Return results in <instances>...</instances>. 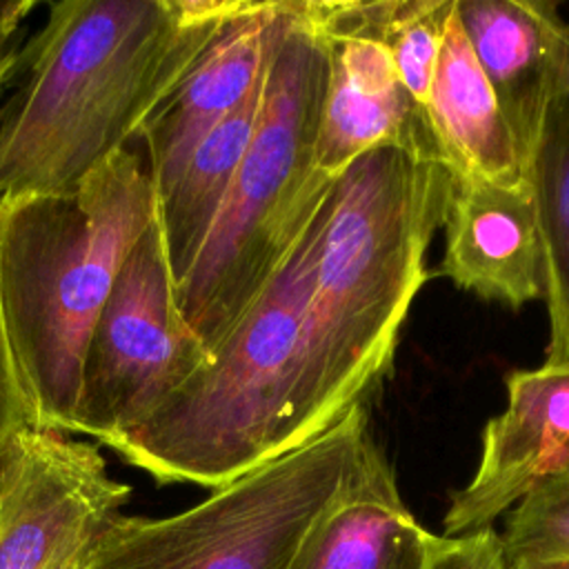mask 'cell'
Returning a JSON list of instances; mask_svg holds the SVG:
<instances>
[{
	"mask_svg": "<svg viewBox=\"0 0 569 569\" xmlns=\"http://www.w3.org/2000/svg\"><path fill=\"white\" fill-rule=\"evenodd\" d=\"M240 0H62L0 102V198L60 193L133 144Z\"/></svg>",
	"mask_w": 569,
	"mask_h": 569,
	"instance_id": "cell-1",
	"label": "cell"
},
{
	"mask_svg": "<svg viewBox=\"0 0 569 569\" xmlns=\"http://www.w3.org/2000/svg\"><path fill=\"white\" fill-rule=\"evenodd\" d=\"M451 176L398 147L336 176L302 318V362L284 425L287 451L340 422L389 371L407 311L429 271Z\"/></svg>",
	"mask_w": 569,
	"mask_h": 569,
	"instance_id": "cell-2",
	"label": "cell"
},
{
	"mask_svg": "<svg viewBox=\"0 0 569 569\" xmlns=\"http://www.w3.org/2000/svg\"><path fill=\"white\" fill-rule=\"evenodd\" d=\"M156 218L138 142L69 191L0 198V313L31 427L76 433L91 329Z\"/></svg>",
	"mask_w": 569,
	"mask_h": 569,
	"instance_id": "cell-3",
	"label": "cell"
},
{
	"mask_svg": "<svg viewBox=\"0 0 569 569\" xmlns=\"http://www.w3.org/2000/svg\"><path fill=\"white\" fill-rule=\"evenodd\" d=\"M327 78V40L307 0H282L249 147L198 260L176 287L182 318L209 353L264 287L331 184L316 167Z\"/></svg>",
	"mask_w": 569,
	"mask_h": 569,
	"instance_id": "cell-4",
	"label": "cell"
},
{
	"mask_svg": "<svg viewBox=\"0 0 569 569\" xmlns=\"http://www.w3.org/2000/svg\"><path fill=\"white\" fill-rule=\"evenodd\" d=\"M325 218L327 193L209 362L109 449L160 485L211 491L289 453L284 425L300 376L302 318Z\"/></svg>",
	"mask_w": 569,
	"mask_h": 569,
	"instance_id": "cell-5",
	"label": "cell"
},
{
	"mask_svg": "<svg viewBox=\"0 0 569 569\" xmlns=\"http://www.w3.org/2000/svg\"><path fill=\"white\" fill-rule=\"evenodd\" d=\"M373 438L365 405L318 438L162 518L120 516L82 569H287L358 476Z\"/></svg>",
	"mask_w": 569,
	"mask_h": 569,
	"instance_id": "cell-6",
	"label": "cell"
},
{
	"mask_svg": "<svg viewBox=\"0 0 569 569\" xmlns=\"http://www.w3.org/2000/svg\"><path fill=\"white\" fill-rule=\"evenodd\" d=\"M209 362L187 325L156 218L131 247L91 329L76 433L102 445L142 425Z\"/></svg>",
	"mask_w": 569,
	"mask_h": 569,
	"instance_id": "cell-7",
	"label": "cell"
},
{
	"mask_svg": "<svg viewBox=\"0 0 569 569\" xmlns=\"http://www.w3.org/2000/svg\"><path fill=\"white\" fill-rule=\"evenodd\" d=\"M129 496L96 445L62 431H18L0 453V569H58L84 558Z\"/></svg>",
	"mask_w": 569,
	"mask_h": 569,
	"instance_id": "cell-8",
	"label": "cell"
},
{
	"mask_svg": "<svg viewBox=\"0 0 569 569\" xmlns=\"http://www.w3.org/2000/svg\"><path fill=\"white\" fill-rule=\"evenodd\" d=\"M309 16L327 40L329 78L316 142V167L333 180L360 156L398 147L438 162L427 111L405 89L389 49L365 24L360 2H311Z\"/></svg>",
	"mask_w": 569,
	"mask_h": 569,
	"instance_id": "cell-9",
	"label": "cell"
},
{
	"mask_svg": "<svg viewBox=\"0 0 569 569\" xmlns=\"http://www.w3.org/2000/svg\"><path fill=\"white\" fill-rule=\"evenodd\" d=\"M569 471V365L516 369L507 407L482 429L480 462L442 518L445 536L493 527L538 485Z\"/></svg>",
	"mask_w": 569,
	"mask_h": 569,
	"instance_id": "cell-10",
	"label": "cell"
},
{
	"mask_svg": "<svg viewBox=\"0 0 569 569\" xmlns=\"http://www.w3.org/2000/svg\"><path fill=\"white\" fill-rule=\"evenodd\" d=\"M282 0H240L187 76L138 136L153 180L164 196L198 142L262 80Z\"/></svg>",
	"mask_w": 569,
	"mask_h": 569,
	"instance_id": "cell-11",
	"label": "cell"
},
{
	"mask_svg": "<svg viewBox=\"0 0 569 569\" xmlns=\"http://www.w3.org/2000/svg\"><path fill=\"white\" fill-rule=\"evenodd\" d=\"M440 276L456 287L520 309L545 296V262L531 187L451 180Z\"/></svg>",
	"mask_w": 569,
	"mask_h": 569,
	"instance_id": "cell-12",
	"label": "cell"
},
{
	"mask_svg": "<svg viewBox=\"0 0 569 569\" xmlns=\"http://www.w3.org/2000/svg\"><path fill=\"white\" fill-rule=\"evenodd\" d=\"M427 120L440 164L451 180L473 178L509 189L529 187L527 162L462 33L456 0L445 22L429 87Z\"/></svg>",
	"mask_w": 569,
	"mask_h": 569,
	"instance_id": "cell-13",
	"label": "cell"
},
{
	"mask_svg": "<svg viewBox=\"0 0 569 569\" xmlns=\"http://www.w3.org/2000/svg\"><path fill=\"white\" fill-rule=\"evenodd\" d=\"M427 531L400 498L373 442L347 491L313 522L287 569H425Z\"/></svg>",
	"mask_w": 569,
	"mask_h": 569,
	"instance_id": "cell-14",
	"label": "cell"
},
{
	"mask_svg": "<svg viewBox=\"0 0 569 569\" xmlns=\"http://www.w3.org/2000/svg\"><path fill=\"white\" fill-rule=\"evenodd\" d=\"M462 33L529 164L549 96L556 31L547 0H456Z\"/></svg>",
	"mask_w": 569,
	"mask_h": 569,
	"instance_id": "cell-15",
	"label": "cell"
},
{
	"mask_svg": "<svg viewBox=\"0 0 569 569\" xmlns=\"http://www.w3.org/2000/svg\"><path fill=\"white\" fill-rule=\"evenodd\" d=\"M527 178L536 202L549 340L545 365H569V22L553 42L549 96L529 153Z\"/></svg>",
	"mask_w": 569,
	"mask_h": 569,
	"instance_id": "cell-16",
	"label": "cell"
},
{
	"mask_svg": "<svg viewBox=\"0 0 569 569\" xmlns=\"http://www.w3.org/2000/svg\"><path fill=\"white\" fill-rule=\"evenodd\" d=\"M262 82L264 76L258 87L198 142L173 184L158 198V220L176 287L198 260L231 191L258 120Z\"/></svg>",
	"mask_w": 569,
	"mask_h": 569,
	"instance_id": "cell-17",
	"label": "cell"
},
{
	"mask_svg": "<svg viewBox=\"0 0 569 569\" xmlns=\"http://www.w3.org/2000/svg\"><path fill=\"white\" fill-rule=\"evenodd\" d=\"M451 9L453 0L360 2L365 24L389 49L405 89L425 111Z\"/></svg>",
	"mask_w": 569,
	"mask_h": 569,
	"instance_id": "cell-18",
	"label": "cell"
},
{
	"mask_svg": "<svg viewBox=\"0 0 569 569\" xmlns=\"http://www.w3.org/2000/svg\"><path fill=\"white\" fill-rule=\"evenodd\" d=\"M505 516L500 540L511 569L569 556V471L538 485Z\"/></svg>",
	"mask_w": 569,
	"mask_h": 569,
	"instance_id": "cell-19",
	"label": "cell"
},
{
	"mask_svg": "<svg viewBox=\"0 0 569 569\" xmlns=\"http://www.w3.org/2000/svg\"><path fill=\"white\" fill-rule=\"evenodd\" d=\"M425 569H511L496 527L431 536Z\"/></svg>",
	"mask_w": 569,
	"mask_h": 569,
	"instance_id": "cell-20",
	"label": "cell"
},
{
	"mask_svg": "<svg viewBox=\"0 0 569 569\" xmlns=\"http://www.w3.org/2000/svg\"><path fill=\"white\" fill-rule=\"evenodd\" d=\"M27 427H31V416L16 376L0 313V453L9 440Z\"/></svg>",
	"mask_w": 569,
	"mask_h": 569,
	"instance_id": "cell-21",
	"label": "cell"
},
{
	"mask_svg": "<svg viewBox=\"0 0 569 569\" xmlns=\"http://www.w3.org/2000/svg\"><path fill=\"white\" fill-rule=\"evenodd\" d=\"M38 7L36 0H0V96L16 73L27 42V22Z\"/></svg>",
	"mask_w": 569,
	"mask_h": 569,
	"instance_id": "cell-22",
	"label": "cell"
},
{
	"mask_svg": "<svg viewBox=\"0 0 569 569\" xmlns=\"http://www.w3.org/2000/svg\"><path fill=\"white\" fill-rule=\"evenodd\" d=\"M522 569H569V556H560V558H549V560H540L533 565H527Z\"/></svg>",
	"mask_w": 569,
	"mask_h": 569,
	"instance_id": "cell-23",
	"label": "cell"
},
{
	"mask_svg": "<svg viewBox=\"0 0 569 569\" xmlns=\"http://www.w3.org/2000/svg\"><path fill=\"white\" fill-rule=\"evenodd\" d=\"M84 558H87V556H84ZM84 558H80V560H76V562H69V565H62V567H58V569H82Z\"/></svg>",
	"mask_w": 569,
	"mask_h": 569,
	"instance_id": "cell-24",
	"label": "cell"
}]
</instances>
